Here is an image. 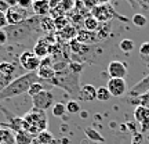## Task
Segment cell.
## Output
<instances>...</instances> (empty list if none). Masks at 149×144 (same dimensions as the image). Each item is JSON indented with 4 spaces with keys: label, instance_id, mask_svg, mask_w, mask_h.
<instances>
[{
    "label": "cell",
    "instance_id": "8fae6325",
    "mask_svg": "<svg viewBox=\"0 0 149 144\" xmlns=\"http://www.w3.org/2000/svg\"><path fill=\"white\" fill-rule=\"evenodd\" d=\"M148 91H149V75L146 78H144L142 80H139L133 89H130L128 94L131 97H139V96H142V94H146Z\"/></svg>",
    "mask_w": 149,
    "mask_h": 144
},
{
    "label": "cell",
    "instance_id": "1f68e13d",
    "mask_svg": "<svg viewBox=\"0 0 149 144\" xmlns=\"http://www.w3.org/2000/svg\"><path fill=\"white\" fill-rule=\"evenodd\" d=\"M65 105H66V112H69V114H77L80 111V105L76 100H70Z\"/></svg>",
    "mask_w": 149,
    "mask_h": 144
},
{
    "label": "cell",
    "instance_id": "4316f807",
    "mask_svg": "<svg viewBox=\"0 0 149 144\" xmlns=\"http://www.w3.org/2000/svg\"><path fill=\"white\" fill-rule=\"evenodd\" d=\"M51 112H53L54 117H57V118L64 117L65 112H66V105H65L64 103H57V104H54L53 107H51Z\"/></svg>",
    "mask_w": 149,
    "mask_h": 144
},
{
    "label": "cell",
    "instance_id": "74e56055",
    "mask_svg": "<svg viewBox=\"0 0 149 144\" xmlns=\"http://www.w3.org/2000/svg\"><path fill=\"white\" fill-rule=\"evenodd\" d=\"M142 133L141 132H137V133L133 134V137H131V144H142Z\"/></svg>",
    "mask_w": 149,
    "mask_h": 144
},
{
    "label": "cell",
    "instance_id": "e0dca14e",
    "mask_svg": "<svg viewBox=\"0 0 149 144\" xmlns=\"http://www.w3.org/2000/svg\"><path fill=\"white\" fill-rule=\"evenodd\" d=\"M40 31H42V32H46L47 35H50V33H53L54 31H55V28H54V20L50 15L42 17V21H40Z\"/></svg>",
    "mask_w": 149,
    "mask_h": 144
},
{
    "label": "cell",
    "instance_id": "83f0119b",
    "mask_svg": "<svg viewBox=\"0 0 149 144\" xmlns=\"http://www.w3.org/2000/svg\"><path fill=\"white\" fill-rule=\"evenodd\" d=\"M131 21H133V24L135 25V27H145V25L148 24V20H146V17L142 15V14H139V13L134 14L133 18H131Z\"/></svg>",
    "mask_w": 149,
    "mask_h": 144
},
{
    "label": "cell",
    "instance_id": "52a82bcc",
    "mask_svg": "<svg viewBox=\"0 0 149 144\" xmlns=\"http://www.w3.org/2000/svg\"><path fill=\"white\" fill-rule=\"evenodd\" d=\"M6 18H7L8 25H18V24L25 21L26 18H29V14H28V10H25V8H22V7L17 4L14 7H10L6 11Z\"/></svg>",
    "mask_w": 149,
    "mask_h": 144
},
{
    "label": "cell",
    "instance_id": "d6a6232c",
    "mask_svg": "<svg viewBox=\"0 0 149 144\" xmlns=\"http://www.w3.org/2000/svg\"><path fill=\"white\" fill-rule=\"evenodd\" d=\"M68 46H69L70 51H72V53H76V54L81 53V50H83V44H81L80 42H77L76 39H73V40H70Z\"/></svg>",
    "mask_w": 149,
    "mask_h": 144
},
{
    "label": "cell",
    "instance_id": "7dc6e473",
    "mask_svg": "<svg viewBox=\"0 0 149 144\" xmlns=\"http://www.w3.org/2000/svg\"><path fill=\"white\" fill-rule=\"evenodd\" d=\"M111 0H100V4H109Z\"/></svg>",
    "mask_w": 149,
    "mask_h": 144
},
{
    "label": "cell",
    "instance_id": "c3c4849f",
    "mask_svg": "<svg viewBox=\"0 0 149 144\" xmlns=\"http://www.w3.org/2000/svg\"><path fill=\"white\" fill-rule=\"evenodd\" d=\"M138 98H149V91L146 93V94H142V96H139Z\"/></svg>",
    "mask_w": 149,
    "mask_h": 144
},
{
    "label": "cell",
    "instance_id": "681fc988",
    "mask_svg": "<svg viewBox=\"0 0 149 144\" xmlns=\"http://www.w3.org/2000/svg\"><path fill=\"white\" fill-rule=\"evenodd\" d=\"M58 1H61V0H58Z\"/></svg>",
    "mask_w": 149,
    "mask_h": 144
},
{
    "label": "cell",
    "instance_id": "bcb514c9",
    "mask_svg": "<svg viewBox=\"0 0 149 144\" xmlns=\"http://www.w3.org/2000/svg\"><path fill=\"white\" fill-rule=\"evenodd\" d=\"M128 1H130V3H131V6H133V7H135V6H137V3H139V4L142 6V7H144V8H146V6H145L144 3H142V1H141V0H128Z\"/></svg>",
    "mask_w": 149,
    "mask_h": 144
},
{
    "label": "cell",
    "instance_id": "5b68a950",
    "mask_svg": "<svg viewBox=\"0 0 149 144\" xmlns=\"http://www.w3.org/2000/svg\"><path fill=\"white\" fill-rule=\"evenodd\" d=\"M90 14L94 17L100 24H101V22H109V21H112L113 18H117V20H122V21H124V22H128L127 17H123V15H120V14H117L111 4H98L97 7H94V8L90 11Z\"/></svg>",
    "mask_w": 149,
    "mask_h": 144
},
{
    "label": "cell",
    "instance_id": "7c38bea8",
    "mask_svg": "<svg viewBox=\"0 0 149 144\" xmlns=\"http://www.w3.org/2000/svg\"><path fill=\"white\" fill-rule=\"evenodd\" d=\"M76 40L84 46V44H90V43L97 42L98 40V35H97V32H90V31H86L84 28H83V29L77 31Z\"/></svg>",
    "mask_w": 149,
    "mask_h": 144
},
{
    "label": "cell",
    "instance_id": "d590c367",
    "mask_svg": "<svg viewBox=\"0 0 149 144\" xmlns=\"http://www.w3.org/2000/svg\"><path fill=\"white\" fill-rule=\"evenodd\" d=\"M81 3L84 4V7L87 8L88 11H91L94 7L100 4V0H81Z\"/></svg>",
    "mask_w": 149,
    "mask_h": 144
},
{
    "label": "cell",
    "instance_id": "f6af8a7d",
    "mask_svg": "<svg viewBox=\"0 0 149 144\" xmlns=\"http://www.w3.org/2000/svg\"><path fill=\"white\" fill-rule=\"evenodd\" d=\"M59 4L58 0H48V6H50V10H53V8H55Z\"/></svg>",
    "mask_w": 149,
    "mask_h": 144
},
{
    "label": "cell",
    "instance_id": "4dcf8cb0",
    "mask_svg": "<svg viewBox=\"0 0 149 144\" xmlns=\"http://www.w3.org/2000/svg\"><path fill=\"white\" fill-rule=\"evenodd\" d=\"M13 76L11 75H4V74H0V93L4 90L7 86L10 85L11 82H13Z\"/></svg>",
    "mask_w": 149,
    "mask_h": 144
},
{
    "label": "cell",
    "instance_id": "d4e9b609",
    "mask_svg": "<svg viewBox=\"0 0 149 144\" xmlns=\"http://www.w3.org/2000/svg\"><path fill=\"white\" fill-rule=\"evenodd\" d=\"M40 63H42V60L37 58L36 55H33L32 58L28 61V64L24 67L28 72H37V70L40 68Z\"/></svg>",
    "mask_w": 149,
    "mask_h": 144
},
{
    "label": "cell",
    "instance_id": "6da1fadb",
    "mask_svg": "<svg viewBox=\"0 0 149 144\" xmlns=\"http://www.w3.org/2000/svg\"><path fill=\"white\" fill-rule=\"evenodd\" d=\"M40 21H42V17L32 15L18 25L6 27L4 31L7 33L8 43H19L32 37L35 33L40 31Z\"/></svg>",
    "mask_w": 149,
    "mask_h": 144
},
{
    "label": "cell",
    "instance_id": "ab89813d",
    "mask_svg": "<svg viewBox=\"0 0 149 144\" xmlns=\"http://www.w3.org/2000/svg\"><path fill=\"white\" fill-rule=\"evenodd\" d=\"M6 27H8V24H7V18H6V13L0 11V29H4Z\"/></svg>",
    "mask_w": 149,
    "mask_h": 144
},
{
    "label": "cell",
    "instance_id": "b9f144b4",
    "mask_svg": "<svg viewBox=\"0 0 149 144\" xmlns=\"http://www.w3.org/2000/svg\"><path fill=\"white\" fill-rule=\"evenodd\" d=\"M8 42V39H7V33H6L4 29H0V46H3L6 43Z\"/></svg>",
    "mask_w": 149,
    "mask_h": 144
},
{
    "label": "cell",
    "instance_id": "8992f818",
    "mask_svg": "<svg viewBox=\"0 0 149 144\" xmlns=\"http://www.w3.org/2000/svg\"><path fill=\"white\" fill-rule=\"evenodd\" d=\"M53 103H54L53 91L44 89L39 94L32 97V107H33L32 110H35V111H46V110H50L53 107Z\"/></svg>",
    "mask_w": 149,
    "mask_h": 144
},
{
    "label": "cell",
    "instance_id": "30bf717a",
    "mask_svg": "<svg viewBox=\"0 0 149 144\" xmlns=\"http://www.w3.org/2000/svg\"><path fill=\"white\" fill-rule=\"evenodd\" d=\"M108 74L111 78H122L124 79L127 75V65L122 61H111L108 64Z\"/></svg>",
    "mask_w": 149,
    "mask_h": 144
},
{
    "label": "cell",
    "instance_id": "4fadbf2b",
    "mask_svg": "<svg viewBox=\"0 0 149 144\" xmlns=\"http://www.w3.org/2000/svg\"><path fill=\"white\" fill-rule=\"evenodd\" d=\"M32 10H33V13H35V15H39V17L48 15V14H50L48 0H33Z\"/></svg>",
    "mask_w": 149,
    "mask_h": 144
},
{
    "label": "cell",
    "instance_id": "9c48e42d",
    "mask_svg": "<svg viewBox=\"0 0 149 144\" xmlns=\"http://www.w3.org/2000/svg\"><path fill=\"white\" fill-rule=\"evenodd\" d=\"M134 119L141 126V133H146L149 130V110L138 105L134 111Z\"/></svg>",
    "mask_w": 149,
    "mask_h": 144
},
{
    "label": "cell",
    "instance_id": "2e32d148",
    "mask_svg": "<svg viewBox=\"0 0 149 144\" xmlns=\"http://www.w3.org/2000/svg\"><path fill=\"white\" fill-rule=\"evenodd\" d=\"M76 35H77V29H76L73 25H69V27H66L65 29H62V31L55 32V36L58 37V39L65 40V42H68V43H69L70 40L76 39Z\"/></svg>",
    "mask_w": 149,
    "mask_h": 144
},
{
    "label": "cell",
    "instance_id": "ee69618b",
    "mask_svg": "<svg viewBox=\"0 0 149 144\" xmlns=\"http://www.w3.org/2000/svg\"><path fill=\"white\" fill-rule=\"evenodd\" d=\"M139 105L149 110V98H139Z\"/></svg>",
    "mask_w": 149,
    "mask_h": 144
},
{
    "label": "cell",
    "instance_id": "484cf974",
    "mask_svg": "<svg viewBox=\"0 0 149 144\" xmlns=\"http://www.w3.org/2000/svg\"><path fill=\"white\" fill-rule=\"evenodd\" d=\"M111 93L107 89V86H100L97 87V100L98 101H108L111 98Z\"/></svg>",
    "mask_w": 149,
    "mask_h": 144
},
{
    "label": "cell",
    "instance_id": "cb8c5ba5",
    "mask_svg": "<svg viewBox=\"0 0 149 144\" xmlns=\"http://www.w3.org/2000/svg\"><path fill=\"white\" fill-rule=\"evenodd\" d=\"M17 67L14 63H8V61H3L0 63V74H4V75H14L15 72Z\"/></svg>",
    "mask_w": 149,
    "mask_h": 144
},
{
    "label": "cell",
    "instance_id": "f546056e",
    "mask_svg": "<svg viewBox=\"0 0 149 144\" xmlns=\"http://www.w3.org/2000/svg\"><path fill=\"white\" fill-rule=\"evenodd\" d=\"M43 90H44V86L42 85V82H36V83H33V85L29 87V90H28L26 94H29L31 97H35L36 94H39V93Z\"/></svg>",
    "mask_w": 149,
    "mask_h": 144
},
{
    "label": "cell",
    "instance_id": "44dd1931",
    "mask_svg": "<svg viewBox=\"0 0 149 144\" xmlns=\"http://www.w3.org/2000/svg\"><path fill=\"white\" fill-rule=\"evenodd\" d=\"M84 133H86V136L90 140H93V141H97V143H104V141H105V137H104L100 132H97L95 129H93V128H87L84 130Z\"/></svg>",
    "mask_w": 149,
    "mask_h": 144
},
{
    "label": "cell",
    "instance_id": "e575fe53",
    "mask_svg": "<svg viewBox=\"0 0 149 144\" xmlns=\"http://www.w3.org/2000/svg\"><path fill=\"white\" fill-rule=\"evenodd\" d=\"M33 55H35L33 51H24V53L19 55V64H21L22 67H25V65L28 64V61L32 58Z\"/></svg>",
    "mask_w": 149,
    "mask_h": 144
},
{
    "label": "cell",
    "instance_id": "f35d334b",
    "mask_svg": "<svg viewBox=\"0 0 149 144\" xmlns=\"http://www.w3.org/2000/svg\"><path fill=\"white\" fill-rule=\"evenodd\" d=\"M32 3H33V0H18V6L22 7V8H25V10L31 8V7H32Z\"/></svg>",
    "mask_w": 149,
    "mask_h": 144
},
{
    "label": "cell",
    "instance_id": "ba28073f",
    "mask_svg": "<svg viewBox=\"0 0 149 144\" xmlns=\"http://www.w3.org/2000/svg\"><path fill=\"white\" fill-rule=\"evenodd\" d=\"M107 89L109 90L111 96L122 97L127 91V83L122 78H111L107 83Z\"/></svg>",
    "mask_w": 149,
    "mask_h": 144
},
{
    "label": "cell",
    "instance_id": "f1b7e54d",
    "mask_svg": "<svg viewBox=\"0 0 149 144\" xmlns=\"http://www.w3.org/2000/svg\"><path fill=\"white\" fill-rule=\"evenodd\" d=\"M119 47H120V50L124 51V53H130L134 48V42L131 39H123L122 42L119 43Z\"/></svg>",
    "mask_w": 149,
    "mask_h": 144
},
{
    "label": "cell",
    "instance_id": "277c9868",
    "mask_svg": "<svg viewBox=\"0 0 149 144\" xmlns=\"http://www.w3.org/2000/svg\"><path fill=\"white\" fill-rule=\"evenodd\" d=\"M22 128L24 132L31 136H37L44 130H47V117L44 111H32L26 112L22 118Z\"/></svg>",
    "mask_w": 149,
    "mask_h": 144
},
{
    "label": "cell",
    "instance_id": "ffe728a7",
    "mask_svg": "<svg viewBox=\"0 0 149 144\" xmlns=\"http://www.w3.org/2000/svg\"><path fill=\"white\" fill-rule=\"evenodd\" d=\"M86 31H90V32H97L100 29V22L97 21L94 17L88 14L87 17H84V24H83Z\"/></svg>",
    "mask_w": 149,
    "mask_h": 144
},
{
    "label": "cell",
    "instance_id": "60d3db41",
    "mask_svg": "<svg viewBox=\"0 0 149 144\" xmlns=\"http://www.w3.org/2000/svg\"><path fill=\"white\" fill-rule=\"evenodd\" d=\"M10 7L11 6H10V1H8V0H0V11L6 13Z\"/></svg>",
    "mask_w": 149,
    "mask_h": 144
},
{
    "label": "cell",
    "instance_id": "ac0fdd59",
    "mask_svg": "<svg viewBox=\"0 0 149 144\" xmlns=\"http://www.w3.org/2000/svg\"><path fill=\"white\" fill-rule=\"evenodd\" d=\"M54 141V137L53 134L50 133L48 130H44V132H42V133H39L33 139L32 144H53Z\"/></svg>",
    "mask_w": 149,
    "mask_h": 144
},
{
    "label": "cell",
    "instance_id": "8d00e7d4",
    "mask_svg": "<svg viewBox=\"0 0 149 144\" xmlns=\"http://www.w3.org/2000/svg\"><path fill=\"white\" fill-rule=\"evenodd\" d=\"M139 54L142 57H149V42H144L139 47Z\"/></svg>",
    "mask_w": 149,
    "mask_h": 144
},
{
    "label": "cell",
    "instance_id": "f907efd6",
    "mask_svg": "<svg viewBox=\"0 0 149 144\" xmlns=\"http://www.w3.org/2000/svg\"><path fill=\"white\" fill-rule=\"evenodd\" d=\"M17 1H18V0H17Z\"/></svg>",
    "mask_w": 149,
    "mask_h": 144
},
{
    "label": "cell",
    "instance_id": "7bdbcfd3",
    "mask_svg": "<svg viewBox=\"0 0 149 144\" xmlns=\"http://www.w3.org/2000/svg\"><path fill=\"white\" fill-rule=\"evenodd\" d=\"M127 128L134 133H137V122H127Z\"/></svg>",
    "mask_w": 149,
    "mask_h": 144
},
{
    "label": "cell",
    "instance_id": "5bb4252c",
    "mask_svg": "<svg viewBox=\"0 0 149 144\" xmlns=\"http://www.w3.org/2000/svg\"><path fill=\"white\" fill-rule=\"evenodd\" d=\"M0 144H15V133L7 125H0Z\"/></svg>",
    "mask_w": 149,
    "mask_h": 144
},
{
    "label": "cell",
    "instance_id": "d6986e66",
    "mask_svg": "<svg viewBox=\"0 0 149 144\" xmlns=\"http://www.w3.org/2000/svg\"><path fill=\"white\" fill-rule=\"evenodd\" d=\"M36 74L42 80H47V82H50V80L55 76V71L53 70V67H40V68L37 70Z\"/></svg>",
    "mask_w": 149,
    "mask_h": 144
},
{
    "label": "cell",
    "instance_id": "7a4b0ae2",
    "mask_svg": "<svg viewBox=\"0 0 149 144\" xmlns=\"http://www.w3.org/2000/svg\"><path fill=\"white\" fill-rule=\"evenodd\" d=\"M36 82H40V78L37 76L36 72H28V74H25V75H21L19 78H17V79L13 80L10 85L0 93V101L10 100L13 97L25 94V93H28L29 87H31L33 83H36Z\"/></svg>",
    "mask_w": 149,
    "mask_h": 144
},
{
    "label": "cell",
    "instance_id": "603a6c76",
    "mask_svg": "<svg viewBox=\"0 0 149 144\" xmlns=\"http://www.w3.org/2000/svg\"><path fill=\"white\" fill-rule=\"evenodd\" d=\"M70 25V21L69 18L65 15V17H58V18H54V28H55V31L59 32V31H62L65 29L66 27H69Z\"/></svg>",
    "mask_w": 149,
    "mask_h": 144
},
{
    "label": "cell",
    "instance_id": "9a60e30c",
    "mask_svg": "<svg viewBox=\"0 0 149 144\" xmlns=\"http://www.w3.org/2000/svg\"><path fill=\"white\" fill-rule=\"evenodd\" d=\"M79 100H83V101H94V100H97V87H94L93 85L81 86Z\"/></svg>",
    "mask_w": 149,
    "mask_h": 144
},
{
    "label": "cell",
    "instance_id": "7402d4cb",
    "mask_svg": "<svg viewBox=\"0 0 149 144\" xmlns=\"http://www.w3.org/2000/svg\"><path fill=\"white\" fill-rule=\"evenodd\" d=\"M32 136L26 132H24V130L15 133V144H32Z\"/></svg>",
    "mask_w": 149,
    "mask_h": 144
},
{
    "label": "cell",
    "instance_id": "836d02e7",
    "mask_svg": "<svg viewBox=\"0 0 149 144\" xmlns=\"http://www.w3.org/2000/svg\"><path fill=\"white\" fill-rule=\"evenodd\" d=\"M59 4H61V7H62V8L66 11V14H68V13H70V11L74 8V0H61Z\"/></svg>",
    "mask_w": 149,
    "mask_h": 144
},
{
    "label": "cell",
    "instance_id": "3957f363",
    "mask_svg": "<svg viewBox=\"0 0 149 144\" xmlns=\"http://www.w3.org/2000/svg\"><path fill=\"white\" fill-rule=\"evenodd\" d=\"M50 83L54 86H58L61 89H65L73 97V100H79L80 89H81L79 85V74L73 72L69 68V65L66 70L61 71V72H55V76L50 80Z\"/></svg>",
    "mask_w": 149,
    "mask_h": 144
}]
</instances>
